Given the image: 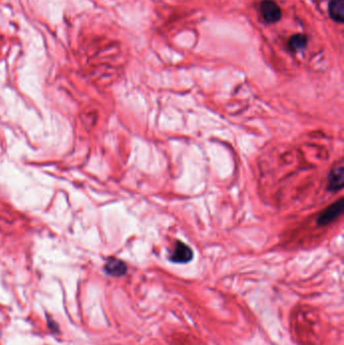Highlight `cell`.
<instances>
[{
    "instance_id": "obj_6",
    "label": "cell",
    "mask_w": 344,
    "mask_h": 345,
    "mask_svg": "<svg viewBox=\"0 0 344 345\" xmlns=\"http://www.w3.org/2000/svg\"><path fill=\"white\" fill-rule=\"evenodd\" d=\"M329 13L333 20L342 23L344 20L343 0H331L329 4Z\"/></svg>"
},
{
    "instance_id": "obj_3",
    "label": "cell",
    "mask_w": 344,
    "mask_h": 345,
    "mask_svg": "<svg viewBox=\"0 0 344 345\" xmlns=\"http://www.w3.org/2000/svg\"><path fill=\"white\" fill-rule=\"evenodd\" d=\"M193 257L192 249L183 242L178 241L171 254V261L178 264H186Z\"/></svg>"
},
{
    "instance_id": "obj_7",
    "label": "cell",
    "mask_w": 344,
    "mask_h": 345,
    "mask_svg": "<svg viewBox=\"0 0 344 345\" xmlns=\"http://www.w3.org/2000/svg\"><path fill=\"white\" fill-rule=\"evenodd\" d=\"M306 45H307V38L301 34L293 36L289 41V48L292 51L301 50L305 48Z\"/></svg>"
},
{
    "instance_id": "obj_5",
    "label": "cell",
    "mask_w": 344,
    "mask_h": 345,
    "mask_svg": "<svg viewBox=\"0 0 344 345\" xmlns=\"http://www.w3.org/2000/svg\"><path fill=\"white\" fill-rule=\"evenodd\" d=\"M343 187V168L339 166L331 171L328 177V189L330 191L336 192L340 191Z\"/></svg>"
},
{
    "instance_id": "obj_2",
    "label": "cell",
    "mask_w": 344,
    "mask_h": 345,
    "mask_svg": "<svg viewBox=\"0 0 344 345\" xmlns=\"http://www.w3.org/2000/svg\"><path fill=\"white\" fill-rule=\"evenodd\" d=\"M343 210V201L340 199L338 202L333 203L326 208L318 217L317 222L319 225H327L337 219Z\"/></svg>"
},
{
    "instance_id": "obj_1",
    "label": "cell",
    "mask_w": 344,
    "mask_h": 345,
    "mask_svg": "<svg viewBox=\"0 0 344 345\" xmlns=\"http://www.w3.org/2000/svg\"><path fill=\"white\" fill-rule=\"evenodd\" d=\"M261 12L264 19L271 23L279 21L282 17L280 6L273 0H264L261 3Z\"/></svg>"
},
{
    "instance_id": "obj_4",
    "label": "cell",
    "mask_w": 344,
    "mask_h": 345,
    "mask_svg": "<svg viewBox=\"0 0 344 345\" xmlns=\"http://www.w3.org/2000/svg\"><path fill=\"white\" fill-rule=\"evenodd\" d=\"M105 272L109 275V276H113V277H121L123 276L126 271H127V267L126 265L117 258H109L106 264H105Z\"/></svg>"
}]
</instances>
